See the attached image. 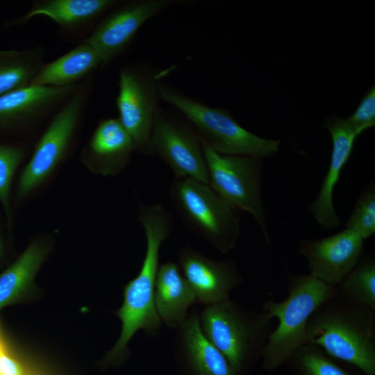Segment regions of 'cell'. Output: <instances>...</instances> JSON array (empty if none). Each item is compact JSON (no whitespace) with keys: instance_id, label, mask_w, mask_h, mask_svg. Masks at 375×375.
Segmentation results:
<instances>
[{"instance_id":"25","label":"cell","mask_w":375,"mask_h":375,"mask_svg":"<svg viewBox=\"0 0 375 375\" xmlns=\"http://www.w3.org/2000/svg\"><path fill=\"white\" fill-rule=\"evenodd\" d=\"M25 155L23 147L0 143V203L11 227L10 188L14 174Z\"/></svg>"},{"instance_id":"26","label":"cell","mask_w":375,"mask_h":375,"mask_svg":"<svg viewBox=\"0 0 375 375\" xmlns=\"http://www.w3.org/2000/svg\"><path fill=\"white\" fill-rule=\"evenodd\" d=\"M347 228L365 240L375 233V191L371 183L360 194L345 223Z\"/></svg>"},{"instance_id":"12","label":"cell","mask_w":375,"mask_h":375,"mask_svg":"<svg viewBox=\"0 0 375 375\" xmlns=\"http://www.w3.org/2000/svg\"><path fill=\"white\" fill-rule=\"evenodd\" d=\"M178 261L197 303L205 306L230 299L231 290L243 281L233 260L212 259L189 245L181 249Z\"/></svg>"},{"instance_id":"19","label":"cell","mask_w":375,"mask_h":375,"mask_svg":"<svg viewBox=\"0 0 375 375\" xmlns=\"http://www.w3.org/2000/svg\"><path fill=\"white\" fill-rule=\"evenodd\" d=\"M99 67H102V63L97 52L82 42L53 61L43 64L30 85L52 87L75 85Z\"/></svg>"},{"instance_id":"9","label":"cell","mask_w":375,"mask_h":375,"mask_svg":"<svg viewBox=\"0 0 375 375\" xmlns=\"http://www.w3.org/2000/svg\"><path fill=\"white\" fill-rule=\"evenodd\" d=\"M87 91H74L52 119L35 145L17 187L24 198L40 185L64 158L73 138L86 101Z\"/></svg>"},{"instance_id":"27","label":"cell","mask_w":375,"mask_h":375,"mask_svg":"<svg viewBox=\"0 0 375 375\" xmlns=\"http://www.w3.org/2000/svg\"><path fill=\"white\" fill-rule=\"evenodd\" d=\"M360 135L375 125V87L373 85L365 94L354 112L347 119Z\"/></svg>"},{"instance_id":"5","label":"cell","mask_w":375,"mask_h":375,"mask_svg":"<svg viewBox=\"0 0 375 375\" xmlns=\"http://www.w3.org/2000/svg\"><path fill=\"white\" fill-rule=\"evenodd\" d=\"M158 92L160 100L182 113L200 139L219 153L262 158L278 151L280 140L246 130L226 109L209 106L161 81Z\"/></svg>"},{"instance_id":"8","label":"cell","mask_w":375,"mask_h":375,"mask_svg":"<svg viewBox=\"0 0 375 375\" xmlns=\"http://www.w3.org/2000/svg\"><path fill=\"white\" fill-rule=\"evenodd\" d=\"M167 71L138 64L119 70L117 118L131 136L135 151L144 155L153 154L151 131L160 100L158 83Z\"/></svg>"},{"instance_id":"4","label":"cell","mask_w":375,"mask_h":375,"mask_svg":"<svg viewBox=\"0 0 375 375\" xmlns=\"http://www.w3.org/2000/svg\"><path fill=\"white\" fill-rule=\"evenodd\" d=\"M272 319L264 310H250L231 299L205 306L199 313L206 337L242 375L262 358Z\"/></svg>"},{"instance_id":"23","label":"cell","mask_w":375,"mask_h":375,"mask_svg":"<svg viewBox=\"0 0 375 375\" xmlns=\"http://www.w3.org/2000/svg\"><path fill=\"white\" fill-rule=\"evenodd\" d=\"M338 297L375 310V260L357 264L338 285Z\"/></svg>"},{"instance_id":"6","label":"cell","mask_w":375,"mask_h":375,"mask_svg":"<svg viewBox=\"0 0 375 375\" xmlns=\"http://www.w3.org/2000/svg\"><path fill=\"white\" fill-rule=\"evenodd\" d=\"M170 198L185 224L222 253L232 251L240 233V211L208 185L174 176Z\"/></svg>"},{"instance_id":"16","label":"cell","mask_w":375,"mask_h":375,"mask_svg":"<svg viewBox=\"0 0 375 375\" xmlns=\"http://www.w3.org/2000/svg\"><path fill=\"white\" fill-rule=\"evenodd\" d=\"M133 151V142L119 119L108 118L98 124L84 155L92 169L103 175H112L126 167Z\"/></svg>"},{"instance_id":"7","label":"cell","mask_w":375,"mask_h":375,"mask_svg":"<svg viewBox=\"0 0 375 375\" xmlns=\"http://www.w3.org/2000/svg\"><path fill=\"white\" fill-rule=\"evenodd\" d=\"M208 185L229 204L250 213L267 242L269 236L261 198L262 158L219 153L201 140Z\"/></svg>"},{"instance_id":"18","label":"cell","mask_w":375,"mask_h":375,"mask_svg":"<svg viewBox=\"0 0 375 375\" xmlns=\"http://www.w3.org/2000/svg\"><path fill=\"white\" fill-rule=\"evenodd\" d=\"M154 300L159 317L168 327L176 329L186 319L197 299L178 264L167 262L159 266Z\"/></svg>"},{"instance_id":"1","label":"cell","mask_w":375,"mask_h":375,"mask_svg":"<svg viewBox=\"0 0 375 375\" xmlns=\"http://www.w3.org/2000/svg\"><path fill=\"white\" fill-rule=\"evenodd\" d=\"M138 219L145 233V256L138 275L124 288L123 303L116 312L122 322V331L106 356L107 362H116L122 358L126 353L128 342L138 331L154 336L161 328L162 321L155 306V285L160 266V249L172 232L173 219L160 203H140Z\"/></svg>"},{"instance_id":"24","label":"cell","mask_w":375,"mask_h":375,"mask_svg":"<svg viewBox=\"0 0 375 375\" xmlns=\"http://www.w3.org/2000/svg\"><path fill=\"white\" fill-rule=\"evenodd\" d=\"M294 375H351L319 348L305 344L286 362Z\"/></svg>"},{"instance_id":"11","label":"cell","mask_w":375,"mask_h":375,"mask_svg":"<svg viewBox=\"0 0 375 375\" xmlns=\"http://www.w3.org/2000/svg\"><path fill=\"white\" fill-rule=\"evenodd\" d=\"M174 0H135L112 9L83 42L99 54L102 66L119 56L140 27L149 19L176 3Z\"/></svg>"},{"instance_id":"17","label":"cell","mask_w":375,"mask_h":375,"mask_svg":"<svg viewBox=\"0 0 375 375\" xmlns=\"http://www.w3.org/2000/svg\"><path fill=\"white\" fill-rule=\"evenodd\" d=\"M62 87L29 85L0 96V131L16 128L44 114L75 90Z\"/></svg>"},{"instance_id":"22","label":"cell","mask_w":375,"mask_h":375,"mask_svg":"<svg viewBox=\"0 0 375 375\" xmlns=\"http://www.w3.org/2000/svg\"><path fill=\"white\" fill-rule=\"evenodd\" d=\"M41 47L0 51V96L26 87L43 65Z\"/></svg>"},{"instance_id":"21","label":"cell","mask_w":375,"mask_h":375,"mask_svg":"<svg viewBox=\"0 0 375 375\" xmlns=\"http://www.w3.org/2000/svg\"><path fill=\"white\" fill-rule=\"evenodd\" d=\"M45 255L46 249L41 242H32L0 274V310L19 300L28 292Z\"/></svg>"},{"instance_id":"2","label":"cell","mask_w":375,"mask_h":375,"mask_svg":"<svg viewBox=\"0 0 375 375\" xmlns=\"http://www.w3.org/2000/svg\"><path fill=\"white\" fill-rule=\"evenodd\" d=\"M306 342L365 375H375L374 310L337 296L312 315Z\"/></svg>"},{"instance_id":"3","label":"cell","mask_w":375,"mask_h":375,"mask_svg":"<svg viewBox=\"0 0 375 375\" xmlns=\"http://www.w3.org/2000/svg\"><path fill=\"white\" fill-rule=\"evenodd\" d=\"M337 295L338 285L327 284L310 274H290L287 298L282 301L268 299L262 304V310L278 321L264 348L262 368L276 370L306 344V326L310 317Z\"/></svg>"},{"instance_id":"14","label":"cell","mask_w":375,"mask_h":375,"mask_svg":"<svg viewBox=\"0 0 375 375\" xmlns=\"http://www.w3.org/2000/svg\"><path fill=\"white\" fill-rule=\"evenodd\" d=\"M173 352L181 375H242L206 337L197 311L176 328Z\"/></svg>"},{"instance_id":"10","label":"cell","mask_w":375,"mask_h":375,"mask_svg":"<svg viewBox=\"0 0 375 375\" xmlns=\"http://www.w3.org/2000/svg\"><path fill=\"white\" fill-rule=\"evenodd\" d=\"M153 153L173 170L174 176L188 177L208 185L201 140L190 124L160 106L151 131Z\"/></svg>"},{"instance_id":"13","label":"cell","mask_w":375,"mask_h":375,"mask_svg":"<svg viewBox=\"0 0 375 375\" xmlns=\"http://www.w3.org/2000/svg\"><path fill=\"white\" fill-rule=\"evenodd\" d=\"M364 240L346 228L336 234L315 240H301L299 253L308 260L310 274L324 283L338 285L357 265Z\"/></svg>"},{"instance_id":"15","label":"cell","mask_w":375,"mask_h":375,"mask_svg":"<svg viewBox=\"0 0 375 375\" xmlns=\"http://www.w3.org/2000/svg\"><path fill=\"white\" fill-rule=\"evenodd\" d=\"M323 126L332 139V151L328 172L321 189L310 210L319 224L323 228L333 229L338 227L340 218L333 206V192L340 181L342 169L348 162L358 134L353 129L347 119L337 115L326 118Z\"/></svg>"},{"instance_id":"20","label":"cell","mask_w":375,"mask_h":375,"mask_svg":"<svg viewBox=\"0 0 375 375\" xmlns=\"http://www.w3.org/2000/svg\"><path fill=\"white\" fill-rule=\"evenodd\" d=\"M117 4L115 0L36 1L21 18L6 26L24 23L33 17L44 16L62 27H75L97 18Z\"/></svg>"},{"instance_id":"28","label":"cell","mask_w":375,"mask_h":375,"mask_svg":"<svg viewBox=\"0 0 375 375\" xmlns=\"http://www.w3.org/2000/svg\"><path fill=\"white\" fill-rule=\"evenodd\" d=\"M4 256V245L2 240V237L0 233V260Z\"/></svg>"}]
</instances>
